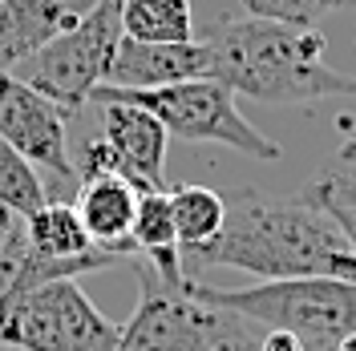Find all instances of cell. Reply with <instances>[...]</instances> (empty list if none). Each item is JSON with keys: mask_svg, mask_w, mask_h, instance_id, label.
Listing matches in <instances>:
<instances>
[{"mask_svg": "<svg viewBox=\"0 0 356 351\" xmlns=\"http://www.w3.org/2000/svg\"><path fill=\"white\" fill-rule=\"evenodd\" d=\"M130 242L138 246V255L178 250V230H175V210H170V190H142V194H138Z\"/></svg>", "mask_w": 356, "mask_h": 351, "instance_id": "obj_17", "label": "cell"}, {"mask_svg": "<svg viewBox=\"0 0 356 351\" xmlns=\"http://www.w3.org/2000/svg\"><path fill=\"white\" fill-rule=\"evenodd\" d=\"M259 351H304V343H300L291 331H264Z\"/></svg>", "mask_w": 356, "mask_h": 351, "instance_id": "obj_20", "label": "cell"}, {"mask_svg": "<svg viewBox=\"0 0 356 351\" xmlns=\"http://www.w3.org/2000/svg\"><path fill=\"white\" fill-rule=\"evenodd\" d=\"M247 8V17L255 21H280L296 24V28H316L328 12L336 8H353L356 0H239Z\"/></svg>", "mask_w": 356, "mask_h": 351, "instance_id": "obj_19", "label": "cell"}, {"mask_svg": "<svg viewBox=\"0 0 356 351\" xmlns=\"http://www.w3.org/2000/svg\"><path fill=\"white\" fill-rule=\"evenodd\" d=\"M122 327L89 303L73 279L0 299V348L17 351H118Z\"/></svg>", "mask_w": 356, "mask_h": 351, "instance_id": "obj_6", "label": "cell"}, {"mask_svg": "<svg viewBox=\"0 0 356 351\" xmlns=\"http://www.w3.org/2000/svg\"><path fill=\"white\" fill-rule=\"evenodd\" d=\"M324 210L340 222V230H344V239H348V246H353V255H356V210L353 206H324Z\"/></svg>", "mask_w": 356, "mask_h": 351, "instance_id": "obj_21", "label": "cell"}, {"mask_svg": "<svg viewBox=\"0 0 356 351\" xmlns=\"http://www.w3.org/2000/svg\"><path fill=\"white\" fill-rule=\"evenodd\" d=\"M186 295L264 331H291L304 348H336L344 335H356V279L316 275L255 283L243 291H215L186 279Z\"/></svg>", "mask_w": 356, "mask_h": 351, "instance_id": "obj_3", "label": "cell"}, {"mask_svg": "<svg viewBox=\"0 0 356 351\" xmlns=\"http://www.w3.org/2000/svg\"><path fill=\"white\" fill-rule=\"evenodd\" d=\"M122 37H126L122 33V0H89L77 24L65 28L61 37H53L37 57L17 65L13 77H21L24 85L44 93L57 110L73 117L81 105H89L93 89L110 81V65Z\"/></svg>", "mask_w": 356, "mask_h": 351, "instance_id": "obj_5", "label": "cell"}, {"mask_svg": "<svg viewBox=\"0 0 356 351\" xmlns=\"http://www.w3.org/2000/svg\"><path fill=\"white\" fill-rule=\"evenodd\" d=\"M304 194H308L312 202H320V206H353L356 210V137H348V142L324 162L320 178L312 182Z\"/></svg>", "mask_w": 356, "mask_h": 351, "instance_id": "obj_18", "label": "cell"}, {"mask_svg": "<svg viewBox=\"0 0 356 351\" xmlns=\"http://www.w3.org/2000/svg\"><path fill=\"white\" fill-rule=\"evenodd\" d=\"M0 210H4V206H0Z\"/></svg>", "mask_w": 356, "mask_h": 351, "instance_id": "obj_25", "label": "cell"}, {"mask_svg": "<svg viewBox=\"0 0 356 351\" xmlns=\"http://www.w3.org/2000/svg\"><path fill=\"white\" fill-rule=\"evenodd\" d=\"M170 210H175L178 250H191V246H207L222 230L227 198L211 186H175L170 190Z\"/></svg>", "mask_w": 356, "mask_h": 351, "instance_id": "obj_15", "label": "cell"}, {"mask_svg": "<svg viewBox=\"0 0 356 351\" xmlns=\"http://www.w3.org/2000/svg\"><path fill=\"white\" fill-rule=\"evenodd\" d=\"M211 77L231 93L267 105H300L320 97H348L353 77L324 65L328 37L320 28H296L280 21H222L207 37Z\"/></svg>", "mask_w": 356, "mask_h": 351, "instance_id": "obj_2", "label": "cell"}, {"mask_svg": "<svg viewBox=\"0 0 356 351\" xmlns=\"http://www.w3.org/2000/svg\"><path fill=\"white\" fill-rule=\"evenodd\" d=\"M102 110V142L113 157V170L142 190H170L162 166H166V142L170 133L150 110L130 101H97Z\"/></svg>", "mask_w": 356, "mask_h": 351, "instance_id": "obj_9", "label": "cell"}, {"mask_svg": "<svg viewBox=\"0 0 356 351\" xmlns=\"http://www.w3.org/2000/svg\"><path fill=\"white\" fill-rule=\"evenodd\" d=\"M97 101H130L150 110L166 126V133H175L182 142H219L227 150L255 162H275L280 146L267 142L264 133L235 110V93L219 85L215 77H195V81H178V85L162 89H122V85H97L93 97Z\"/></svg>", "mask_w": 356, "mask_h": 351, "instance_id": "obj_4", "label": "cell"}, {"mask_svg": "<svg viewBox=\"0 0 356 351\" xmlns=\"http://www.w3.org/2000/svg\"><path fill=\"white\" fill-rule=\"evenodd\" d=\"M195 266H235L259 283L280 279H356V255L340 222L308 194L239 190L227 198L222 230L207 246L182 250Z\"/></svg>", "mask_w": 356, "mask_h": 351, "instance_id": "obj_1", "label": "cell"}, {"mask_svg": "<svg viewBox=\"0 0 356 351\" xmlns=\"http://www.w3.org/2000/svg\"><path fill=\"white\" fill-rule=\"evenodd\" d=\"M348 97H356V77H353V93H348Z\"/></svg>", "mask_w": 356, "mask_h": 351, "instance_id": "obj_24", "label": "cell"}, {"mask_svg": "<svg viewBox=\"0 0 356 351\" xmlns=\"http://www.w3.org/2000/svg\"><path fill=\"white\" fill-rule=\"evenodd\" d=\"M195 77H211V53H207L202 41L154 44V41L122 37L106 85L162 89V85H178V81H195Z\"/></svg>", "mask_w": 356, "mask_h": 351, "instance_id": "obj_10", "label": "cell"}, {"mask_svg": "<svg viewBox=\"0 0 356 351\" xmlns=\"http://www.w3.org/2000/svg\"><path fill=\"white\" fill-rule=\"evenodd\" d=\"M134 210H138V186L122 174H89L77 182V219L97 246H110L126 259H138L130 242Z\"/></svg>", "mask_w": 356, "mask_h": 351, "instance_id": "obj_12", "label": "cell"}, {"mask_svg": "<svg viewBox=\"0 0 356 351\" xmlns=\"http://www.w3.org/2000/svg\"><path fill=\"white\" fill-rule=\"evenodd\" d=\"M77 0H0V69L13 73L77 24Z\"/></svg>", "mask_w": 356, "mask_h": 351, "instance_id": "obj_11", "label": "cell"}, {"mask_svg": "<svg viewBox=\"0 0 356 351\" xmlns=\"http://www.w3.org/2000/svg\"><path fill=\"white\" fill-rule=\"evenodd\" d=\"M134 263L142 279V303L130 315V323L122 327L118 351H211L215 311L195 303L178 286H166L142 255Z\"/></svg>", "mask_w": 356, "mask_h": 351, "instance_id": "obj_7", "label": "cell"}, {"mask_svg": "<svg viewBox=\"0 0 356 351\" xmlns=\"http://www.w3.org/2000/svg\"><path fill=\"white\" fill-rule=\"evenodd\" d=\"M13 222H17V214H8V210H0V246H4V239H8V230H13Z\"/></svg>", "mask_w": 356, "mask_h": 351, "instance_id": "obj_22", "label": "cell"}, {"mask_svg": "<svg viewBox=\"0 0 356 351\" xmlns=\"http://www.w3.org/2000/svg\"><path fill=\"white\" fill-rule=\"evenodd\" d=\"M122 33L154 44L195 41L191 0H122Z\"/></svg>", "mask_w": 356, "mask_h": 351, "instance_id": "obj_14", "label": "cell"}, {"mask_svg": "<svg viewBox=\"0 0 356 351\" xmlns=\"http://www.w3.org/2000/svg\"><path fill=\"white\" fill-rule=\"evenodd\" d=\"M336 351H356V335H344V339L336 343Z\"/></svg>", "mask_w": 356, "mask_h": 351, "instance_id": "obj_23", "label": "cell"}, {"mask_svg": "<svg viewBox=\"0 0 356 351\" xmlns=\"http://www.w3.org/2000/svg\"><path fill=\"white\" fill-rule=\"evenodd\" d=\"M21 226L24 242L44 259H81L97 246L77 219V206H69V202H44L41 210L21 219Z\"/></svg>", "mask_w": 356, "mask_h": 351, "instance_id": "obj_13", "label": "cell"}, {"mask_svg": "<svg viewBox=\"0 0 356 351\" xmlns=\"http://www.w3.org/2000/svg\"><path fill=\"white\" fill-rule=\"evenodd\" d=\"M49 202V190L41 182V170L33 162H24L4 137H0V206L17 219H29L33 210H41Z\"/></svg>", "mask_w": 356, "mask_h": 351, "instance_id": "obj_16", "label": "cell"}, {"mask_svg": "<svg viewBox=\"0 0 356 351\" xmlns=\"http://www.w3.org/2000/svg\"><path fill=\"white\" fill-rule=\"evenodd\" d=\"M69 113L57 110L44 93L24 85L21 77L0 69V137L37 170L57 182H77V166L69 157Z\"/></svg>", "mask_w": 356, "mask_h": 351, "instance_id": "obj_8", "label": "cell"}]
</instances>
